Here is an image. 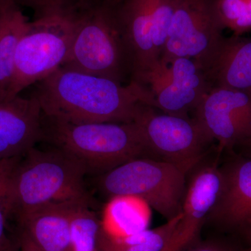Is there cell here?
I'll use <instances>...</instances> for the list:
<instances>
[{
    "instance_id": "obj_1",
    "label": "cell",
    "mask_w": 251,
    "mask_h": 251,
    "mask_svg": "<svg viewBox=\"0 0 251 251\" xmlns=\"http://www.w3.org/2000/svg\"><path fill=\"white\" fill-rule=\"evenodd\" d=\"M44 116L69 123H132L143 105L153 107L148 87L61 67L35 84Z\"/></svg>"
},
{
    "instance_id": "obj_2",
    "label": "cell",
    "mask_w": 251,
    "mask_h": 251,
    "mask_svg": "<svg viewBox=\"0 0 251 251\" xmlns=\"http://www.w3.org/2000/svg\"><path fill=\"white\" fill-rule=\"evenodd\" d=\"M85 167L67 153L54 148H31L11 172L6 193L8 220L50 204L92 206Z\"/></svg>"
},
{
    "instance_id": "obj_3",
    "label": "cell",
    "mask_w": 251,
    "mask_h": 251,
    "mask_svg": "<svg viewBox=\"0 0 251 251\" xmlns=\"http://www.w3.org/2000/svg\"><path fill=\"white\" fill-rule=\"evenodd\" d=\"M42 124L43 141L80 162L87 174L99 176L136 158L158 160L135 122L69 123L43 115Z\"/></svg>"
},
{
    "instance_id": "obj_4",
    "label": "cell",
    "mask_w": 251,
    "mask_h": 251,
    "mask_svg": "<svg viewBox=\"0 0 251 251\" xmlns=\"http://www.w3.org/2000/svg\"><path fill=\"white\" fill-rule=\"evenodd\" d=\"M72 12L75 34L62 67L122 84L131 82V62L112 7L94 0Z\"/></svg>"
},
{
    "instance_id": "obj_5",
    "label": "cell",
    "mask_w": 251,
    "mask_h": 251,
    "mask_svg": "<svg viewBox=\"0 0 251 251\" xmlns=\"http://www.w3.org/2000/svg\"><path fill=\"white\" fill-rule=\"evenodd\" d=\"M188 174L161 160L139 158L98 176V187L109 198L133 195L143 198L167 221L181 213Z\"/></svg>"
},
{
    "instance_id": "obj_6",
    "label": "cell",
    "mask_w": 251,
    "mask_h": 251,
    "mask_svg": "<svg viewBox=\"0 0 251 251\" xmlns=\"http://www.w3.org/2000/svg\"><path fill=\"white\" fill-rule=\"evenodd\" d=\"M74 34L73 12L29 21L16 50L7 95L14 97L21 94L62 67L70 51Z\"/></svg>"
},
{
    "instance_id": "obj_7",
    "label": "cell",
    "mask_w": 251,
    "mask_h": 251,
    "mask_svg": "<svg viewBox=\"0 0 251 251\" xmlns=\"http://www.w3.org/2000/svg\"><path fill=\"white\" fill-rule=\"evenodd\" d=\"M134 122L157 159L187 174L209 154L215 143L195 117L160 113L150 105L142 106Z\"/></svg>"
},
{
    "instance_id": "obj_8",
    "label": "cell",
    "mask_w": 251,
    "mask_h": 251,
    "mask_svg": "<svg viewBox=\"0 0 251 251\" xmlns=\"http://www.w3.org/2000/svg\"><path fill=\"white\" fill-rule=\"evenodd\" d=\"M215 0H178L160 61L192 59L203 69L224 37Z\"/></svg>"
},
{
    "instance_id": "obj_9",
    "label": "cell",
    "mask_w": 251,
    "mask_h": 251,
    "mask_svg": "<svg viewBox=\"0 0 251 251\" xmlns=\"http://www.w3.org/2000/svg\"><path fill=\"white\" fill-rule=\"evenodd\" d=\"M142 85L152 94L153 108L163 113L184 117L196 111L211 89L199 64L186 57L167 63L159 61L147 74Z\"/></svg>"
},
{
    "instance_id": "obj_10",
    "label": "cell",
    "mask_w": 251,
    "mask_h": 251,
    "mask_svg": "<svg viewBox=\"0 0 251 251\" xmlns=\"http://www.w3.org/2000/svg\"><path fill=\"white\" fill-rule=\"evenodd\" d=\"M194 115L221 153L234 151L251 138V94L213 87Z\"/></svg>"
},
{
    "instance_id": "obj_11",
    "label": "cell",
    "mask_w": 251,
    "mask_h": 251,
    "mask_svg": "<svg viewBox=\"0 0 251 251\" xmlns=\"http://www.w3.org/2000/svg\"><path fill=\"white\" fill-rule=\"evenodd\" d=\"M221 165L224 186L219 201L205 224L240 234L251 236V158L230 151Z\"/></svg>"
},
{
    "instance_id": "obj_12",
    "label": "cell",
    "mask_w": 251,
    "mask_h": 251,
    "mask_svg": "<svg viewBox=\"0 0 251 251\" xmlns=\"http://www.w3.org/2000/svg\"><path fill=\"white\" fill-rule=\"evenodd\" d=\"M43 114L35 96L0 91V161L22 156L44 140Z\"/></svg>"
},
{
    "instance_id": "obj_13",
    "label": "cell",
    "mask_w": 251,
    "mask_h": 251,
    "mask_svg": "<svg viewBox=\"0 0 251 251\" xmlns=\"http://www.w3.org/2000/svg\"><path fill=\"white\" fill-rule=\"evenodd\" d=\"M223 186L224 176L217 158L206 160V156L188 173L180 221L184 249L198 239L203 225L219 201Z\"/></svg>"
},
{
    "instance_id": "obj_14",
    "label": "cell",
    "mask_w": 251,
    "mask_h": 251,
    "mask_svg": "<svg viewBox=\"0 0 251 251\" xmlns=\"http://www.w3.org/2000/svg\"><path fill=\"white\" fill-rule=\"evenodd\" d=\"M153 0H125L112 7L132 64L131 81L142 85L159 62L153 42Z\"/></svg>"
},
{
    "instance_id": "obj_15",
    "label": "cell",
    "mask_w": 251,
    "mask_h": 251,
    "mask_svg": "<svg viewBox=\"0 0 251 251\" xmlns=\"http://www.w3.org/2000/svg\"><path fill=\"white\" fill-rule=\"evenodd\" d=\"M202 71L211 88L251 94V39L224 36Z\"/></svg>"
},
{
    "instance_id": "obj_16",
    "label": "cell",
    "mask_w": 251,
    "mask_h": 251,
    "mask_svg": "<svg viewBox=\"0 0 251 251\" xmlns=\"http://www.w3.org/2000/svg\"><path fill=\"white\" fill-rule=\"evenodd\" d=\"M75 204H50L16 220L39 251H70L71 214ZM84 205V204H83Z\"/></svg>"
},
{
    "instance_id": "obj_17",
    "label": "cell",
    "mask_w": 251,
    "mask_h": 251,
    "mask_svg": "<svg viewBox=\"0 0 251 251\" xmlns=\"http://www.w3.org/2000/svg\"><path fill=\"white\" fill-rule=\"evenodd\" d=\"M152 208L143 198L133 195H117L104 206L100 225L105 235L120 239L149 228Z\"/></svg>"
},
{
    "instance_id": "obj_18",
    "label": "cell",
    "mask_w": 251,
    "mask_h": 251,
    "mask_svg": "<svg viewBox=\"0 0 251 251\" xmlns=\"http://www.w3.org/2000/svg\"><path fill=\"white\" fill-rule=\"evenodd\" d=\"M182 214L153 229H147L128 237L113 239L102 232L98 239V251H181L180 221Z\"/></svg>"
},
{
    "instance_id": "obj_19",
    "label": "cell",
    "mask_w": 251,
    "mask_h": 251,
    "mask_svg": "<svg viewBox=\"0 0 251 251\" xmlns=\"http://www.w3.org/2000/svg\"><path fill=\"white\" fill-rule=\"evenodd\" d=\"M29 22L14 0H0V91L9 87L16 50Z\"/></svg>"
},
{
    "instance_id": "obj_20",
    "label": "cell",
    "mask_w": 251,
    "mask_h": 251,
    "mask_svg": "<svg viewBox=\"0 0 251 251\" xmlns=\"http://www.w3.org/2000/svg\"><path fill=\"white\" fill-rule=\"evenodd\" d=\"M100 229V219L90 206H74L71 214L70 251H98Z\"/></svg>"
},
{
    "instance_id": "obj_21",
    "label": "cell",
    "mask_w": 251,
    "mask_h": 251,
    "mask_svg": "<svg viewBox=\"0 0 251 251\" xmlns=\"http://www.w3.org/2000/svg\"><path fill=\"white\" fill-rule=\"evenodd\" d=\"M215 10L225 29L234 35L251 31V0H215Z\"/></svg>"
},
{
    "instance_id": "obj_22",
    "label": "cell",
    "mask_w": 251,
    "mask_h": 251,
    "mask_svg": "<svg viewBox=\"0 0 251 251\" xmlns=\"http://www.w3.org/2000/svg\"><path fill=\"white\" fill-rule=\"evenodd\" d=\"M21 7H27L34 13V20L72 11L76 0H14Z\"/></svg>"
},
{
    "instance_id": "obj_23",
    "label": "cell",
    "mask_w": 251,
    "mask_h": 251,
    "mask_svg": "<svg viewBox=\"0 0 251 251\" xmlns=\"http://www.w3.org/2000/svg\"><path fill=\"white\" fill-rule=\"evenodd\" d=\"M21 156L0 161V243L6 237V227L8 215L6 193L11 172Z\"/></svg>"
},
{
    "instance_id": "obj_24",
    "label": "cell",
    "mask_w": 251,
    "mask_h": 251,
    "mask_svg": "<svg viewBox=\"0 0 251 251\" xmlns=\"http://www.w3.org/2000/svg\"><path fill=\"white\" fill-rule=\"evenodd\" d=\"M181 251H247L233 243L223 239H207L195 241Z\"/></svg>"
},
{
    "instance_id": "obj_25",
    "label": "cell",
    "mask_w": 251,
    "mask_h": 251,
    "mask_svg": "<svg viewBox=\"0 0 251 251\" xmlns=\"http://www.w3.org/2000/svg\"><path fill=\"white\" fill-rule=\"evenodd\" d=\"M20 244L18 237L16 239L6 236L0 243V251H19Z\"/></svg>"
},
{
    "instance_id": "obj_26",
    "label": "cell",
    "mask_w": 251,
    "mask_h": 251,
    "mask_svg": "<svg viewBox=\"0 0 251 251\" xmlns=\"http://www.w3.org/2000/svg\"><path fill=\"white\" fill-rule=\"evenodd\" d=\"M18 239L21 251H39L25 234L18 232Z\"/></svg>"
},
{
    "instance_id": "obj_27",
    "label": "cell",
    "mask_w": 251,
    "mask_h": 251,
    "mask_svg": "<svg viewBox=\"0 0 251 251\" xmlns=\"http://www.w3.org/2000/svg\"><path fill=\"white\" fill-rule=\"evenodd\" d=\"M234 151L243 156L251 158V138L243 142L234 150Z\"/></svg>"
},
{
    "instance_id": "obj_28",
    "label": "cell",
    "mask_w": 251,
    "mask_h": 251,
    "mask_svg": "<svg viewBox=\"0 0 251 251\" xmlns=\"http://www.w3.org/2000/svg\"><path fill=\"white\" fill-rule=\"evenodd\" d=\"M103 4L110 7H115L117 5L121 4L122 2L125 1V0H100Z\"/></svg>"
},
{
    "instance_id": "obj_29",
    "label": "cell",
    "mask_w": 251,
    "mask_h": 251,
    "mask_svg": "<svg viewBox=\"0 0 251 251\" xmlns=\"http://www.w3.org/2000/svg\"><path fill=\"white\" fill-rule=\"evenodd\" d=\"M91 1H93V0H76V6L90 2Z\"/></svg>"
},
{
    "instance_id": "obj_30",
    "label": "cell",
    "mask_w": 251,
    "mask_h": 251,
    "mask_svg": "<svg viewBox=\"0 0 251 251\" xmlns=\"http://www.w3.org/2000/svg\"><path fill=\"white\" fill-rule=\"evenodd\" d=\"M247 243H248V246H249V247H248V249H247V251H251V236L250 237H249V239H248Z\"/></svg>"
}]
</instances>
